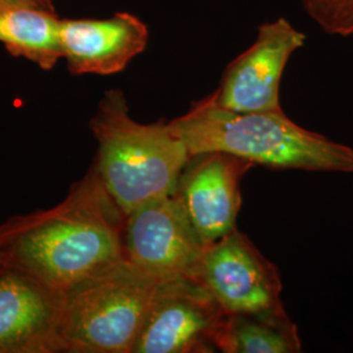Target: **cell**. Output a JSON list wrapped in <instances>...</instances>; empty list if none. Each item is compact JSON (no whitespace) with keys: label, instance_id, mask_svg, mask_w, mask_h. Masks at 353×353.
<instances>
[{"label":"cell","instance_id":"obj_1","mask_svg":"<svg viewBox=\"0 0 353 353\" xmlns=\"http://www.w3.org/2000/svg\"><path fill=\"white\" fill-rule=\"evenodd\" d=\"M125 223L92 165L62 202L36 212L12 241L6 263L63 293L125 259Z\"/></svg>","mask_w":353,"mask_h":353},{"label":"cell","instance_id":"obj_2","mask_svg":"<svg viewBox=\"0 0 353 353\" xmlns=\"http://www.w3.org/2000/svg\"><path fill=\"white\" fill-rule=\"evenodd\" d=\"M169 125L186 144L190 157L225 152L274 169L353 172L351 147L299 126L283 110L233 112L210 94Z\"/></svg>","mask_w":353,"mask_h":353},{"label":"cell","instance_id":"obj_3","mask_svg":"<svg viewBox=\"0 0 353 353\" xmlns=\"http://www.w3.org/2000/svg\"><path fill=\"white\" fill-rule=\"evenodd\" d=\"M89 127L99 145L93 166L123 214L174 192L190 154L169 122L140 123L123 92L110 89Z\"/></svg>","mask_w":353,"mask_h":353},{"label":"cell","instance_id":"obj_4","mask_svg":"<svg viewBox=\"0 0 353 353\" xmlns=\"http://www.w3.org/2000/svg\"><path fill=\"white\" fill-rule=\"evenodd\" d=\"M160 281L123 259L63 292V353H134Z\"/></svg>","mask_w":353,"mask_h":353},{"label":"cell","instance_id":"obj_5","mask_svg":"<svg viewBox=\"0 0 353 353\" xmlns=\"http://www.w3.org/2000/svg\"><path fill=\"white\" fill-rule=\"evenodd\" d=\"M194 279L214 297L224 314L285 319L276 265L236 228L210 245Z\"/></svg>","mask_w":353,"mask_h":353},{"label":"cell","instance_id":"obj_6","mask_svg":"<svg viewBox=\"0 0 353 353\" xmlns=\"http://www.w3.org/2000/svg\"><path fill=\"white\" fill-rule=\"evenodd\" d=\"M123 248L126 261L159 280L194 279L207 249L173 194L126 214Z\"/></svg>","mask_w":353,"mask_h":353},{"label":"cell","instance_id":"obj_7","mask_svg":"<svg viewBox=\"0 0 353 353\" xmlns=\"http://www.w3.org/2000/svg\"><path fill=\"white\" fill-rule=\"evenodd\" d=\"M224 313L192 278L161 280L134 353H208Z\"/></svg>","mask_w":353,"mask_h":353},{"label":"cell","instance_id":"obj_8","mask_svg":"<svg viewBox=\"0 0 353 353\" xmlns=\"http://www.w3.org/2000/svg\"><path fill=\"white\" fill-rule=\"evenodd\" d=\"M305 41L306 36L285 19L262 24L252 46L228 64L219 88L211 93L216 103L240 113L283 110L281 76Z\"/></svg>","mask_w":353,"mask_h":353},{"label":"cell","instance_id":"obj_9","mask_svg":"<svg viewBox=\"0 0 353 353\" xmlns=\"http://www.w3.org/2000/svg\"><path fill=\"white\" fill-rule=\"evenodd\" d=\"M254 165L225 152H204L188 160L173 195L205 248L237 228L241 181Z\"/></svg>","mask_w":353,"mask_h":353},{"label":"cell","instance_id":"obj_10","mask_svg":"<svg viewBox=\"0 0 353 353\" xmlns=\"http://www.w3.org/2000/svg\"><path fill=\"white\" fill-rule=\"evenodd\" d=\"M63 294L26 271L0 267V353H63Z\"/></svg>","mask_w":353,"mask_h":353},{"label":"cell","instance_id":"obj_11","mask_svg":"<svg viewBox=\"0 0 353 353\" xmlns=\"http://www.w3.org/2000/svg\"><path fill=\"white\" fill-rule=\"evenodd\" d=\"M147 26L128 12L109 19L61 20L62 54L72 75H114L145 50Z\"/></svg>","mask_w":353,"mask_h":353},{"label":"cell","instance_id":"obj_12","mask_svg":"<svg viewBox=\"0 0 353 353\" xmlns=\"http://www.w3.org/2000/svg\"><path fill=\"white\" fill-rule=\"evenodd\" d=\"M61 20L57 13L38 7L0 8V43L13 57H21L51 70L62 54Z\"/></svg>","mask_w":353,"mask_h":353},{"label":"cell","instance_id":"obj_13","mask_svg":"<svg viewBox=\"0 0 353 353\" xmlns=\"http://www.w3.org/2000/svg\"><path fill=\"white\" fill-rule=\"evenodd\" d=\"M214 347L224 353H296L301 351V341L290 318L225 314Z\"/></svg>","mask_w":353,"mask_h":353},{"label":"cell","instance_id":"obj_14","mask_svg":"<svg viewBox=\"0 0 353 353\" xmlns=\"http://www.w3.org/2000/svg\"><path fill=\"white\" fill-rule=\"evenodd\" d=\"M305 11L325 33L353 34V0H303Z\"/></svg>","mask_w":353,"mask_h":353},{"label":"cell","instance_id":"obj_15","mask_svg":"<svg viewBox=\"0 0 353 353\" xmlns=\"http://www.w3.org/2000/svg\"><path fill=\"white\" fill-rule=\"evenodd\" d=\"M34 214L36 212L17 214V216H12L4 223H0V267L7 261L10 246L14 240V237L32 223V220L34 219Z\"/></svg>","mask_w":353,"mask_h":353},{"label":"cell","instance_id":"obj_16","mask_svg":"<svg viewBox=\"0 0 353 353\" xmlns=\"http://www.w3.org/2000/svg\"><path fill=\"white\" fill-rule=\"evenodd\" d=\"M14 6H29V7H38L48 11L55 12L51 0H0L1 7H14Z\"/></svg>","mask_w":353,"mask_h":353}]
</instances>
